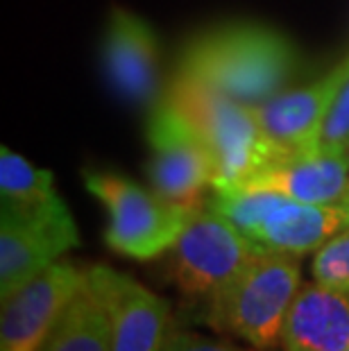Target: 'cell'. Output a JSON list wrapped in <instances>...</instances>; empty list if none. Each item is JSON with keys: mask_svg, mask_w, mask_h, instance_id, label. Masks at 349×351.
I'll list each match as a JSON object with an SVG mask.
<instances>
[{"mask_svg": "<svg viewBox=\"0 0 349 351\" xmlns=\"http://www.w3.org/2000/svg\"><path fill=\"white\" fill-rule=\"evenodd\" d=\"M59 199L50 170L36 168L25 156L3 145L0 150V204L32 206Z\"/></svg>", "mask_w": 349, "mask_h": 351, "instance_id": "obj_16", "label": "cell"}, {"mask_svg": "<svg viewBox=\"0 0 349 351\" xmlns=\"http://www.w3.org/2000/svg\"><path fill=\"white\" fill-rule=\"evenodd\" d=\"M161 351H245L227 342L204 338V335L191 333V331H170L166 345Z\"/></svg>", "mask_w": 349, "mask_h": 351, "instance_id": "obj_19", "label": "cell"}, {"mask_svg": "<svg viewBox=\"0 0 349 351\" xmlns=\"http://www.w3.org/2000/svg\"><path fill=\"white\" fill-rule=\"evenodd\" d=\"M86 283V270L55 261L3 300L0 351H41L66 306Z\"/></svg>", "mask_w": 349, "mask_h": 351, "instance_id": "obj_9", "label": "cell"}, {"mask_svg": "<svg viewBox=\"0 0 349 351\" xmlns=\"http://www.w3.org/2000/svg\"><path fill=\"white\" fill-rule=\"evenodd\" d=\"M311 272L317 283L349 297V227L336 231L313 252Z\"/></svg>", "mask_w": 349, "mask_h": 351, "instance_id": "obj_17", "label": "cell"}, {"mask_svg": "<svg viewBox=\"0 0 349 351\" xmlns=\"http://www.w3.org/2000/svg\"><path fill=\"white\" fill-rule=\"evenodd\" d=\"M338 208H340V213H343L345 227H349V191L345 193V197L338 202Z\"/></svg>", "mask_w": 349, "mask_h": 351, "instance_id": "obj_20", "label": "cell"}, {"mask_svg": "<svg viewBox=\"0 0 349 351\" xmlns=\"http://www.w3.org/2000/svg\"><path fill=\"white\" fill-rule=\"evenodd\" d=\"M239 189H265L306 204H338L349 191V150L286 152Z\"/></svg>", "mask_w": 349, "mask_h": 351, "instance_id": "obj_13", "label": "cell"}, {"mask_svg": "<svg viewBox=\"0 0 349 351\" xmlns=\"http://www.w3.org/2000/svg\"><path fill=\"white\" fill-rule=\"evenodd\" d=\"M159 41L154 29L125 7H114L102 39V66L111 86L136 104L159 102Z\"/></svg>", "mask_w": 349, "mask_h": 351, "instance_id": "obj_12", "label": "cell"}, {"mask_svg": "<svg viewBox=\"0 0 349 351\" xmlns=\"http://www.w3.org/2000/svg\"><path fill=\"white\" fill-rule=\"evenodd\" d=\"M206 206L227 218L258 250L297 258L313 254L345 227L338 204H306L265 189L211 191Z\"/></svg>", "mask_w": 349, "mask_h": 351, "instance_id": "obj_4", "label": "cell"}, {"mask_svg": "<svg viewBox=\"0 0 349 351\" xmlns=\"http://www.w3.org/2000/svg\"><path fill=\"white\" fill-rule=\"evenodd\" d=\"M41 351H111V324L88 281L66 306Z\"/></svg>", "mask_w": 349, "mask_h": 351, "instance_id": "obj_15", "label": "cell"}, {"mask_svg": "<svg viewBox=\"0 0 349 351\" xmlns=\"http://www.w3.org/2000/svg\"><path fill=\"white\" fill-rule=\"evenodd\" d=\"M86 281L111 324V351H161L170 335V306L143 283L109 265H93Z\"/></svg>", "mask_w": 349, "mask_h": 351, "instance_id": "obj_10", "label": "cell"}, {"mask_svg": "<svg viewBox=\"0 0 349 351\" xmlns=\"http://www.w3.org/2000/svg\"><path fill=\"white\" fill-rule=\"evenodd\" d=\"M347 351H349V349H347Z\"/></svg>", "mask_w": 349, "mask_h": 351, "instance_id": "obj_21", "label": "cell"}, {"mask_svg": "<svg viewBox=\"0 0 349 351\" xmlns=\"http://www.w3.org/2000/svg\"><path fill=\"white\" fill-rule=\"evenodd\" d=\"M300 286V258L261 250L225 290L206 302L209 322L254 349H274Z\"/></svg>", "mask_w": 349, "mask_h": 351, "instance_id": "obj_3", "label": "cell"}, {"mask_svg": "<svg viewBox=\"0 0 349 351\" xmlns=\"http://www.w3.org/2000/svg\"><path fill=\"white\" fill-rule=\"evenodd\" d=\"M320 147H333V150H349V80L340 88L329 118L324 123Z\"/></svg>", "mask_w": 349, "mask_h": 351, "instance_id": "obj_18", "label": "cell"}, {"mask_svg": "<svg viewBox=\"0 0 349 351\" xmlns=\"http://www.w3.org/2000/svg\"><path fill=\"white\" fill-rule=\"evenodd\" d=\"M297 50L286 34L261 23H225L184 46L177 75L204 84L250 107L288 88Z\"/></svg>", "mask_w": 349, "mask_h": 351, "instance_id": "obj_1", "label": "cell"}, {"mask_svg": "<svg viewBox=\"0 0 349 351\" xmlns=\"http://www.w3.org/2000/svg\"><path fill=\"white\" fill-rule=\"evenodd\" d=\"M258 252L227 218L200 206L168 250L170 279L184 297L211 302Z\"/></svg>", "mask_w": 349, "mask_h": 351, "instance_id": "obj_6", "label": "cell"}, {"mask_svg": "<svg viewBox=\"0 0 349 351\" xmlns=\"http://www.w3.org/2000/svg\"><path fill=\"white\" fill-rule=\"evenodd\" d=\"M349 80V55L300 88H284L256 107L258 123L279 150L302 152L320 147L324 123L340 88Z\"/></svg>", "mask_w": 349, "mask_h": 351, "instance_id": "obj_11", "label": "cell"}, {"mask_svg": "<svg viewBox=\"0 0 349 351\" xmlns=\"http://www.w3.org/2000/svg\"><path fill=\"white\" fill-rule=\"evenodd\" d=\"M166 93L209 145L218 168L211 191L245 186L274 159L286 154L263 132L256 107L180 75H175Z\"/></svg>", "mask_w": 349, "mask_h": 351, "instance_id": "obj_2", "label": "cell"}, {"mask_svg": "<svg viewBox=\"0 0 349 351\" xmlns=\"http://www.w3.org/2000/svg\"><path fill=\"white\" fill-rule=\"evenodd\" d=\"M77 245L80 231L62 197L32 206L0 204V297H10Z\"/></svg>", "mask_w": 349, "mask_h": 351, "instance_id": "obj_8", "label": "cell"}, {"mask_svg": "<svg viewBox=\"0 0 349 351\" xmlns=\"http://www.w3.org/2000/svg\"><path fill=\"white\" fill-rule=\"evenodd\" d=\"M86 191L105 206V243L116 254L150 261L166 254L200 206H182L109 170H84Z\"/></svg>", "mask_w": 349, "mask_h": 351, "instance_id": "obj_5", "label": "cell"}, {"mask_svg": "<svg viewBox=\"0 0 349 351\" xmlns=\"http://www.w3.org/2000/svg\"><path fill=\"white\" fill-rule=\"evenodd\" d=\"M147 143L152 150L147 163L150 189L175 204L202 206V195L213 189L218 168L204 136L168 93L152 104Z\"/></svg>", "mask_w": 349, "mask_h": 351, "instance_id": "obj_7", "label": "cell"}, {"mask_svg": "<svg viewBox=\"0 0 349 351\" xmlns=\"http://www.w3.org/2000/svg\"><path fill=\"white\" fill-rule=\"evenodd\" d=\"M284 351H347L349 297L315 279L302 283L281 331Z\"/></svg>", "mask_w": 349, "mask_h": 351, "instance_id": "obj_14", "label": "cell"}]
</instances>
